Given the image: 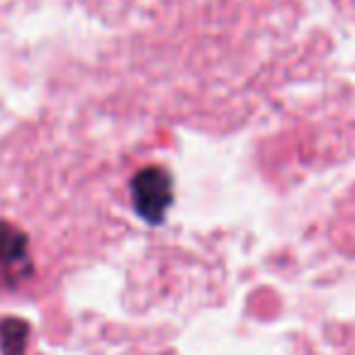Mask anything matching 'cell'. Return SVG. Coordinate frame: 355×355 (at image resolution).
Returning a JSON list of instances; mask_svg holds the SVG:
<instances>
[{"instance_id": "6da1fadb", "label": "cell", "mask_w": 355, "mask_h": 355, "mask_svg": "<svg viewBox=\"0 0 355 355\" xmlns=\"http://www.w3.org/2000/svg\"><path fill=\"white\" fill-rule=\"evenodd\" d=\"M134 202L148 222H158L171 202V178L161 168H146L134 180Z\"/></svg>"}, {"instance_id": "7a4b0ae2", "label": "cell", "mask_w": 355, "mask_h": 355, "mask_svg": "<svg viewBox=\"0 0 355 355\" xmlns=\"http://www.w3.org/2000/svg\"><path fill=\"white\" fill-rule=\"evenodd\" d=\"M22 263H27V239L20 229L0 222V280L15 277Z\"/></svg>"}]
</instances>
